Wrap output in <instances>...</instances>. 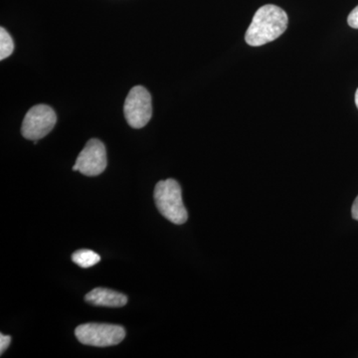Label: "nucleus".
I'll use <instances>...</instances> for the list:
<instances>
[{
    "label": "nucleus",
    "instance_id": "6",
    "mask_svg": "<svg viewBox=\"0 0 358 358\" xmlns=\"http://www.w3.org/2000/svg\"><path fill=\"white\" fill-rule=\"evenodd\" d=\"M107 164L105 145L96 138H92L80 152L73 171H80L87 176H96L105 171Z\"/></svg>",
    "mask_w": 358,
    "mask_h": 358
},
{
    "label": "nucleus",
    "instance_id": "9",
    "mask_svg": "<svg viewBox=\"0 0 358 358\" xmlns=\"http://www.w3.org/2000/svg\"><path fill=\"white\" fill-rule=\"evenodd\" d=\"M13 38L3 27L0 28V60L8 58L13 53Z\"/></svg>",
    "mask_w": 358,
    "mask_h": 358
},
{
    "label": "nucleus",
    "instance_id": "10",
    "mask_svg": "<svg viewBox=\"0 0 358 358\" xmlns=\"http://www.w3.org/2000/svg\"><path fill=\"white\" fill-rule=\"evenodd\" d=\"M348 23L350 27L358 29V6L348 15Z\"/></svg>",
    "mask_w": 358,
    "mask_h": 358
},
{
    "label": "nucleus",
    "instance_id": "4",
    "mask_svg": "<svg viewBox=\"0 0 358 358\" xmlns=\"http://www.w3.org/2000/svg\"><path fill=\"white\" fill-rule=\"evenodd\" d=\"M124 114L131 128L147 126L152 115V96L145 87L136 86L129 91L124 106Z\"/></svg>",
    "mask_w": 358,
    "mask_h": 358
},
{
    "label": "nucleus",
    "instance_id": "8",
    "mask_svg": "<svg viewBox=\"0 0 358 358\" xmlns=\"http://www.w3.org/2000/svg\"><path fill=\"white\" fill-rule=\"evenodd\" d=\"M72 261L81 268H91L101 261V257L92 250H78L72 255Z\"/></svg>",
    "mask_w": 358,
    "mask_h": 358
},
{
    "label": "nucleus",
    "instance_id": "5",
    "mask_svg": "<svg viewBox=\"0 0 358 358\" xmlns=\"http://www.w3.org/2000/svg\"><path fill=\"white\" fill-rule=\"evenodd\" d=\"M57 122L55 112L47 105H37L28 110L21 133L26 140L39 141L50 133Z\"/></svg>",
    "mask_w": 358,
    "mask_h": 358
},
{
    "label": "nucleus",
    "instance_id": "12",
    "mask_svg": "<svg viewBox=\"0 0 358 358\" xmlns=\"http://www.w3.org/2000/svg\"><path fill=\"white\" fill-rule=\"evenodd\" d=\"M352 214L353 219L358 221V196L355 199V202H353Z\"/></svg>",
    "mask_w": 358,
    "mask_h": 358
},
{
    "label": "nucleus",
    "instance_id": "1",
    "mask_svg": "<svg viewBox=\"0 0 358 358\" xmlns=\"http://www.w3.org/2000/svg\"><path fill=\"white\" fill-rule=\"evenodd\" d=\"M289 18L281 7L267 4L260 7L246 32L247 44L252 47L263 46L279 38L288 27Z\"/></svg>",
    "mask_w": 358,
    "mask_h": 358
},
{
    "label": "nucleus",
    "instance_id": "11",
    "mask_svg": "<svg viewBox=\"0 0 358 358\" xmlns=\"http://www.w3.org/2000/svg\"><path fill=\"white\" fill-rule=\"evenodd\" d=\"M11 343V336H4L3 334H0V353L6 352L8 346Z\"/></svg>",
    "mask_w": 358,
    "mask_h": 358
},
{
    "label": "nucleus",
    "instance_id": "3",
    "mask_svg": "<svg viewBox=\"0 0 358 358\" xmlns=\"http://www.w3.org/2000/svg\"><path fill=\"white\" fill-rule=\"evenodd\" d=\"M75 336L85 345L107 348L117 345L126 338L124 327L117 324H85L75 329Z\"/></svg>",
    "mask_w": 358,
    "mask_h": 358
},
{
    "label": "nucleus",
    "instance_id": "13",
    "mask_svg": "<svg viewBox=\"0 0 358 358\" xmlns=\"http://www.w3.org/2000/svg\"><path fill=\"white\" fill-rule=\"evenodd\" d=\"M355 105H357V109H358V89L357 90V93H355Z\"/></svg>",
    "mask_w": 358,
    "mask_h": 358
},
{
    "label": "nucleus",
    "instance_id": "2",
    "mask_svg": "<svg viewBox=\"0 0 358 358\" xmlns=\"http://www.w3.org/2000/svg\"><path fill=\"white\" fill-rule=\"evenodd\" d=\"M155 201L164 217L176 225L187 221L188 213L182 201L181 187L173 178L159 181L155 188Z\"/></svg>",
    "mask_w": 358,
    "mask_h": 358
},
{
    "label": "nucleus",
    "instance_id": "7",
    "mask_svg": "<svg viewBox=\"0 0 358 358\" xmlns=\"http://www.w3.org/2000/svg\"><path fill=\"white\" fill-rule=\"evenodd\" d=\"M85 300L92 305L108 308H122L128 303L124 294L105 288L94 289L86 294Z\"/></svg>",
    "mask_w": 358,
    "mask_h": 358
}]
</instances>
